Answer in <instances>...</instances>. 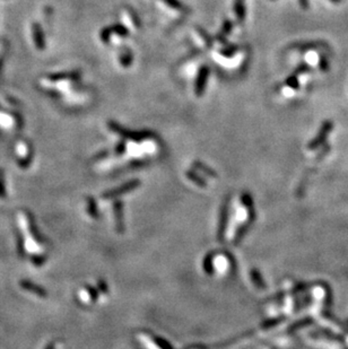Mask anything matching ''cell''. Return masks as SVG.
<instances>
[{
	"mask_svg": "<svg viewBox=\"0 0 348 349\" xmlns=\"http://www.w3.org/2000/svg\"><path fill=\"white\" fill-rule=\"evenodd\" d=\"M307 70H310L309 67L305 66V65H302L301 67H298L297 70H296V73L297 74H303V73H305V71H307Z\"/></svg>",
	"mask_w": 348,
	"mask_h": 349,
	"instance_id": "16",
	"label": "cell"
},
{
	"mask_svg": "<svg viewBox=\"0 0 348 349\" xmlns=\"http://www.w3.org/2000/svg\"><path fill=\"white\" fill-rule=\"evenodd\" d=\"M238 49L239 48L237 46H233V44L227 43L223 49H220L219 53L225 58H232L235 53L238 52Z\"/></svg>",
	"mask_w": 348,
	"mask_h": 349,
	"instance_id": "6",
	"label": "cell"
},
{
	"mask_svg": "<svg viewBox=\"0 0 348 349\" xmlns=\"http://www.w3.org/2000/svg\"><path fill=\"white\" fill-rule=\"evenodd\" d=\"M233 11L237 16L239 23H243L246 20V7H244V0H234Z\"/></svg>",
	"mask_w": 348,
	"mask_h": 349,
	"instance_id": "3",
	"label": "cell"
},
{
	"mask_svg": "<svg viewBox=\"0 0 348 349\" xmlns=\"http://www.w3.org/2000/svg\"><path fill=\"white\" fill-rule=\"evenodd\" d=\"M112 33H113V31L111 29V26H106V28H104L101 31V35H99V37H101V40L104 43H108L110 42Z\"/></svg>",
	"mask_w": 348,
	"mask_h": 349,
	"instance_id": "12",
	"label": "cell"
},
{
	"mask_svg": "<svg viewBox=\"0 0 348 349\" xmlns=\"http://www.w3.org/2000/svg\"><path fill=\"white\" fill-rule=\"evenodd\" d=\"M331 3H334V4H338V3H340V0H330Z\"/></svg>",
	"mask_w": 348,
	"mask_h": 349,
	"instance_id": "18",
	"label": "cell"
},
{
	"mask_svg": "<svg viewBox=\"0 0 348 349\" xmlns=\"http://www.w3.org/2000/svg\"><path fill=\"white\" fill-rule=\"evenodd\" d=\"M108 127H110V129H112L113 131L119 133V135L124 136L126 138H130V139H134V140H142L143 138L151 137V133L147 132V131H143V132L129 131V130H127V129L122 128L120 124H118L115 122H108Z\"/></svg>",
	"mask_w": 348,
	"mask_h": 349,
	"instance_id": "1",
	"label": "cell"
},
{
	"mask_svg": "<svg viewBox=\"0 0 348 349\" xmlns=\"http://www.w3.org/2000/svg\"><path fill=\"white\" fill-rule=\"evenodd\" d=\"M320 68L322 71H327L329 69V62L327 61L324 57L320 58Z\"/></svg>",
	"mask_w": 348,
	"mask_h": 349,
	"instance_id": "15",
	"label": "cell"
},
{
	"mask_svg": "<svg viewBox=\"0 0 348 349\" xmlns=\"http://www.w3.org/2000/svg\"><path fill=\"white\" fill-rule=\"evenodd\" d=\"M298 3H300V6L303 10H307V8H309V0H298Z\"/></svg>",
	"mask_w": 348,
	"mask_h": 349,
	"instance_id": "17",
	"label": "cell"
},
{
	"mask_svg": "<svg viewBox=\"0 0 348 349\" xmlns=\"http://www.w3.org/2000/svg\"><path fill=\"white\" fill-rule=\"evenodd\" d=\"M286 84L293 89H297L298 87H300V83H298V79H297V77H296L295 75L289 76V77L286 80Z\"/></svg>",
	"mask_w": 348,
	"mask_h": 349,
	"instance_id": "13",
	"label": "cell"
},
{
	"mask_svg": "<svg viewBox=\"0 0 348 349\" xmlns=\"http://www.w3.org/2000/svg\"><path fill=\"white\" fill-rule=\"evenodd\" d=\"M198 32H199V34H200V37L203 40H205L207 47L212 48V46H214V43H212V42H214V41H212V39L209 37V35H207V33L202 29H198Z\"/></svg>",
	"mask_w": 348,
	"mask_h": 349,
	"instance_id": "14",
	"label": "cell"
},
{
	"mask_svg": "<svg viewBox=\"0 0 348 349\" xmlns=\"http://www.w3.org/2000/svg\"><path fill=\"white\" fill-rule=\"evenodd\" d=\"M111 29L113 31V33H115L117 35H119V37H121V38H127L129 35V30L122 24L112 25Z\"/></svg>",
	"mask_w": 348,
	"mask_h": 349,
	"instance_id": "7",
	"label": "cell"
},
{
	"mask_svg": "<svg viewBox=\"0 0 348 349\" xmlns=\"http://www.w3.org/2000/svg\"><path fill=\"white\" fill-rule=\"evenodd\" d=\"M208 76H209V68L207 66H201L199 68L196 82H194V93H196V95L201 96L205 92Z\"/></svg>",
	"mask_w": 348,
	"mask_h": 349,
	"instance_id": "2",
	"label": "cell"
},
{
	"mask_svg": "<svg viewBox=\"0 0 348 349\" xmlns=\"http://www.w3.org/2000/svg\"><path fill=\"white\" fill-rule=\"evenodd\" d=\"M233 30V23L229 20H225L223 25H221V30H220V35H223V37H227V35L232 32Z\"/></svg>",
	"mask_w": 348,
	"mask_h": 349,
	"instance_id": "11",
	"label": "cell"
},
{
	"mask_svg": "<svg viewBox=\"0 0 348 349\" xmlns=\"http://www.w3.org/2000/svg\"><path fill=\"white\" fill-rule=\"evenodd\" d=\"M120 64L124 67H129L131 66V64H133V55H131V52L129 50L121 53Z\"/></svg>",
	"mask_w": 348,
	"mask_h": 349,
	"instance_id": "9",
	"label": "cell"
},
{
	"mask_svg": "<svg viewBox=\"0 0 348 349\" xmlns=\"http://www.w3.org/2000/svg\"><path fill=\"white\" fill-rule=\"evenodd\" d=\"M331 128H332V123H331V122H330V121L324 122V123H323V126H322V128H321V131H320V133H319L318 138H316V139L313 141V144H312V147H314V146H316L318 144H320V142L324 139L325 136L328 135L329 131L331 130Z\"/></svg>",
	"mask_w": 348,
	"mask_h": 349,
	"instance_id": "4",
	"label": "cell"
},
{
	"mask_svg": "<svg viewBox=\"0 0 348 349\" xmlns=\"http://www.w3.org/2000/svg\"><path fill=\"white\" fill-rule=\"evenodd\" d=\"M33 37H34V41L36 47L39 49H43L44 48V38H43V33L42 30H41L40 26L38 24H34L33 26Z\"/></svg>",
	"mask_w": 348,
	"mask_h": 349,
	"instance_id": "5",
	"label": "cell"
},
{
	"mask_svg": "<svg viewBox=\"0 0 348 349\" xmlns=\"http://www.w3.org/2000/svg\"><path fill=\"white\" fill-rule=\"evenodd\" d=\"M79 78V73H66V74H57L51 76V80H62V79H77Z\"/></svg>",
	"mask_w": 348,
	"mask_h": 349,
	"instance_id": "8",
	"label": "cell"
},
{
	"mask_svg": "<svg viewBox=\"0 0 348 349\" xmlns=\"http://www.w3.org/2000/svg\"><path fill=\"white\" fill-rule=\"evenodd\" d=\"M167 6L173 8L175 11L179 12H187V8H185L182 4H181L179 0H163Z\"/></svg>",
	"mask_w": 348,
	"mask_h": 349,
	"instance_id": "10",
	"label": "cell"
}]
</instances>
